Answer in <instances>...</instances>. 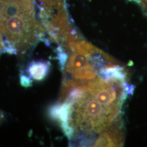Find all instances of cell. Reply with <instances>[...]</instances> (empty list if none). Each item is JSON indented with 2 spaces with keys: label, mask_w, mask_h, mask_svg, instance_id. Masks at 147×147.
<instances>
[{
  "label": "cell",
  "mask_w": 147,
  "mask_h": 147,
  "mask_svg": "<svg viewBox=\"0 0 147 147\" xmlns=\"http://www.w3.org/2000/svg\"><path fill=\"white\" fill-rule=\"evenodd\" d=\"M45 31L37 18L34 0H0L4 52L24 56L42 39Z\"/></svg>",
  "instance_id": "obj_1"
},
{
  "label": "cell",
  "mask_w": 147,
  "mask_h": 147,
  "mask_svg": "<svg viewBox=\"0 0 147 147\" xmlns=\"http://www.w3.org/2000/svg\"><path fill=\"white\" fill-rule=\"evenodd\" d=\"M66 64V70L76 80H92L98 75L96 65L107 64V54L97 50L93 54L73 50Z\"/></svg>",
  "instance_id": "obj_2"
},
{
  "label": "cell",
  "mask_w": 147,
  "mask_h": 147,
  "mask_svg": "<svg viewBox=\"0 0 147 147\" xmlns=\"http://www.w3.org/2000/svg\"><path fill=\"white\" fill-rule=\"evenodd\" d=\"M123 131L121 127L115 126L107 129L96 140L94 146L118 147L123 145Z\"/></svg>",
  "instance_id": "obj_3"
},
{
  "label": "cell",
  "mask_w": 147,
  "mask_h": 147,
  "mask_svg": "<svg viewBox=\"0 0 147 147\" xmlns=\"http://www.w3.org/2000/svg\"><path fill=\"white\" fill-rule=\"evenodd\" d=\"M49 69L50 65L47 62H33L28 67V72L31 78L40 81L47 76Z\"/></svg>",
  "instance_id": "obj_4"
},
{
  "label": "cell",
  "mask_w": 147,
  "mask_h": 147,
  "mask_svg": "<svg viewBox=\"0 0 147 147\" xmlns=\"http://www.w3.org/2000/svg\"><path fill=\"white\" fill-rule=\"evenodd\" d=\"M35 1V0H34ZM39 2L40 10L47 13L61 11L65 8L64 0H36Z\"/></svg>",
  "instance_id": "obj_5"
},
{
  "label": "cell",
  "mask_w": 147,
  "mask_h": 147,
  "mask_svg": "<svg viewBox=\"0 0 147 147\" xmlns=\"http://www.w3.org/2000/svg\"><path fill=\"white\" fill-rule=\"evenodd\" d=\"M5 49V44L2 34L0 32V55L2 53H4Z\"/></svg>",
  "instance_id": "obj_6"
},
{
  "label": "cell",
  "mask_w": 147,
  "mask_h": 147,
  "mask_svg": "<svg viewBox=\"0 0 147 147\" xmlns=\"http://www.w3.org/2000/svg\"><path fill=\"white\" fill-rule=\"evenodd\" d=\"M5 118V115L3 111L0 110V124L2 123V121L4 120Z\"/></svg>",
  "instance_id": "obj_7"
}]
</instances>
